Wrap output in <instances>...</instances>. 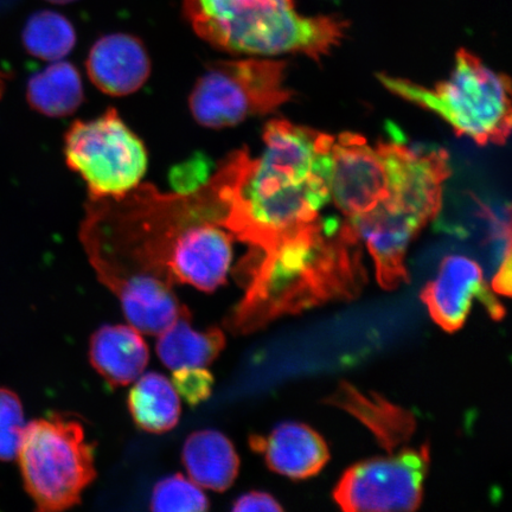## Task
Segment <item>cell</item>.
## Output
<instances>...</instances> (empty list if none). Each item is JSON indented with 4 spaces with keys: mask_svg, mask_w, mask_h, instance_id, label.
I'll list each match as a JSON object with an SVG mask.
<instances>
[{
    "mask_svg": "<svg viewBox=\"0 0 512 512\" xmlns=\"http://www.w3.org/2000/svg\"><path fill=\"white\" fill-rule=\"evenodd\" d=\"M3 89H4V82H3L2 75H0V95H2Z\"/></svg>",
    "mask_w": 512,
    "mask_h": 512,
    "instance_id": "30",
    "label": "cell"
},
{
    "mask_svg": "<svg viewBox=\"0 0 512 512\" xmlns=\"http://www.w3.org/2000/svg\"><path fill=\"white\" fill-rule=\"evenodd\" d=\"M249 445L262 454L273 472L291 479L318 475L329 462L330 452L322 435L298 422H285L266 435H253Z\"/></svg>",
    "mask_w": 512,
    "mask_h": 512,
    "instance_id": "15",
    "label": "cell"
},
{
    "mask_svg": "<svg viewBox=\"0 0 512 512\" xmlns=\"http://www.w3.org/2000/svg\"><path fill=\"white\" fill-rule=\"evenodd\" d=\"M191 316L181 317L159 335L157 355L165 367L204 368L210 366L226 348V336L216 326L207 330H195Z\"/></svg>",
    "mask_w": 512,
    "mask_h": 512,
    "instance_id": "19",
    "label": "cell"
},
{
    "mask_svg": "<svg viewBox=\"0 0 512 512\" xmlns=\"http://www.w3.org/2000/svg\"><path fill=\"white\" fill-rule=\"evenodd\" d=\"M478 298L492 319L501 320L505 309L485 283L484 273L475 260L463 255H450L441 261L437 278L420 293L435 323L447 332L463 328Z\"/></svg>",
    "mask_w": 512,
    "mask_h": 512,
    "instance_id": "11",
    "label": "cell"
},
{
    "mask_svg": "<svg viewBox=\"0 0 512 512\" xmlns=\"http://www.w3.org/2000/svg\"><path fill=\"white\" fill-rule=\"evenodd\" d=\"M47 2L57 4V5H66V4L76 2V0H47Z\"/></svg>",
    "mask_w": 512,
    "mask_h": 512,
    "instance_id": "29",
    "label": "cell"
},
{
    "mask_svg": "<svg viewBox=\"0 0 512 512\" xmlns=\"http://www.w3.org/2000/svg\"><path fill=\"white\" fill-rule=\"evenodd\" d=\"M24 430L21 400L12 390L0 388V460L10 462L17 457Z\"/></svg>",
    "mask_w": 512,
    "mask_h": 512,
    "instance_id": "24",
    "label": "cell"
},
{
    "mask_svg": "<svg viewBox=\"0 0 512 512\" xmlns=\"http://www.w3.org/2000/svg\"><path fill=\"white\" fill-rule=\"evenodd\" d=\"M183 16L197 36L229 54H303L319 61L341 44L349 23L300 15L294 0H184Z\"/></svg>",
    "mask_w": 512,
    "mask_h": 512,
    "instance_id": "4",
    "label": "cell"
},
{
    "mask_svg": "<svg viewBox=\"0 0 512 512\" xmlns=\"http://www.w3.org/2000/svg\"><path fill=\"white\" fill-rule=\"evenodd\" d=\"M31 108L50 118H64L79 110L85 92L79 70L67 61L51 62L32 75L27 87Z\"/></svg>",
    "mask_w": 512,
    "mask_h": 512,
    "instance_id": "20",
    "label": "cell"
},
{
    "mask_svg": "<svg viewBox=\"0 0 512 512\" xmlns=\"http://www.w3.org/2000/svg\"><path fill=\"white\" fill-rule=\"evenodd\" d=\"M430 463L428 444L364 460L343 473L335 502L348 512L414 511L422 503Z\"/></svg>",
    "mask_w": 512,
    "mask_h": 512,
    "instance_id": "9",
    "label": "cell"
},
{
    "mask_svg": "<svg viewBox=\"0 0 512 512\" xmlns=\"http://www.w3.org/2000/svg\"><path fill=\"white\" fill-rule=\"evenodd\" d=\"M492 290L502 296L510 297L511 294V241L510 238L507 242V248L503 256L501 266L492 280Z\"/></svg>",
    "mask_w": 512,
    "mask_h": 512,
    "instance_id": "28",
    "label": "cell"
},
{
    "mask_svg": "<svg viewBox=\"0 0 512 512\" xmlns=\"http://www.w3.org/2000/svg\"><path fill=\"white\" fill-rule=\"evenodd\" d=\"M214 383L213 374L204 368H181L174 370L172 375V384L176 392L192 407L210 398Z\"/></svg>",
    "mask_w": 512,
    "mask_h": 512,
    "instance_id": "25",
    "label": "cell"
},
{
    "mask_svg": "<svg viewBox=\"0 0 512 512\" xmlns=\"http://www.w3.org/2000/svg\"><path fill=\"white\" fill-rule=\"evenodd\" d=\"M382 85L395 95L443 118L459 137L478 145H503L511 132V81L486 67L477 56L460 49L450 79L434 87L380 74Z\"/></svg>",
    "mask_w": 512,
    "mask_h": 512,
    "instance_id": "5",
    "label": "cell"
},
{
    "mask_svg": "<svg viewBox=\"0 0 512 512\" xmlns=\"http://www.w3.org/2000/svg\"><path fill=\"white\" fill-rule=\"evenodd\" d=\"M17 456L25 489L40 511L75 507L96 478L95 446L85 427L60 414L30 422Z\"/></svg>",
    "mask_w": 512,
    "mask_h": 512,
    "instance_id": "6",
    "label": "cell"
},
{
    "mask_svg": "<svg viewBox=\"0 0 512 512\" xmlns=\"http://www.w3.org/2000/svg\"><path fill=\"white\" fill-rule=\"evenodd\" d=\"M283 507L279 504L277 499L264 491H251L246 492L245 495L240 496L233 505L235 512H249V511H283Z\"/></svg>",
    "mask_w": 512,
    "mask_h": 512,
    "instance_id": "27",
    "label": "cell"
},
{
    "mask_svg": "<svg viewBox=\"0 0 512 512\" xmlns=\"http://www.w3.org/2000/svg\"><path fill=\"white\" fill-rule=\"evenodd\" d=\"M234 236L219 219L191 224L179 235L169 256L172 284H187L211 293L226 284L233 260Z\"/></svg>",
    "mask_w": 512,
    "mask_h": 512,
    "instance_id": "12",
    "label": "cell"
},
{
    "mask_svg": "<svg viewBox=\"0 0 512 512\" xmlns=\"http://www.w3.org/2000/svg\"><path fill=\"white\" fill-rule=\"evenodd\" d=\"M209 164L202 156L178 165L171 174L172 185L177 192L189 194L203 187L209 181Z\"/></svg>",
    "mask_w": 512,
    "mask_h": 512,
    "instance_id": "26",
    "label": "cell"
},
{
    "mask_svg": "<svg viewBox=\"0 0 512 512\" xmlns=\"http://www.w3.org/2000/svg\"><path fill=\"white\" fill-rule=\"evenodd\" d=\"M22 41L31 56L57 62L72 53L78 38L67 17L59 12L43 10L35 12L25 23Z\"/></svg>",
    "mask_w": 512,
    "mask_h": 512,
    "instance_id": "22",
    "label": "cell"
},
{
    "mask_svg": "<svg viewBox=\"0 0 512 512\" xmlns=\"http://www.w3.org/2000/svg\"><path fill=\"white\" fill-rule=\"evenodd\" d=\"M128 409L140 430L155 434L175 428L182 412L174 384L158 373H147L134 384Z\"/></svg>",
    "mask_w": 512,
    "mask_h": 512,
    "instance_id": "21",
    "label": "cell"
},
{
    "mask_svg": "<svg viewBox=\"0 0 512 512\" xmlns=\"http://www.w3.org/2000/svg\"><path fill=\"white\" fill-rule=\"evenodd\" d=\"M334 136L284 119L265 127V149L253 158L233 152L216 172L227 204L223 228L249 247L247 258L272 251L281 242L315 227L331 200V146Z\"/></svg>",
    "mask_w": 512,
    "mask_h": 512,
    "instance_id": "1",
    "label": "cell"
},
{
    "mask_svg": "<svg viewBox=\"0 0 512 512\" xmlns=\"http://www.w3.org/2000/svg\"><path fill=\"white\" fill-rule=\"evenodd\" d=\"M68 168L87 184L91 200L120 198L136 189L146 174L147 151L115 108L101 117L78 120L64 137Z\"/></svg>",
    "mask_w": 512,
    "mask_h": 512,
    "instance_id": "8",
    "label": "cell"
},
{
    "mask_svg": "<svg viewBox=\"0 0 512 512\" xmlns=\"http://www.w3.org/2000/svg\"><path fill=\"white\" fill-rule=\"evenodd\" d=\"M182 462L192 482L204 489L226 491L239 476L238 452L226 435L215 430L190 434L183 446Z\"/></svg>",
    "mask_w": 512,
    "mask_h": 512,
    "instance_id": "18",
    "label": "cell"
},
{
    "mask_svg": "<svg viewBox=\"0 0 512 512\" xmlns=\"http://www.w3.org/2000/svg\"><path fill=\"white\" fill-rule=\"evenodd\" d=\"M89 80L102 93L127 96L139 91L151 75V60L138 37L117 32L99 38L86 62Z\"/></svg>",
    "mask_w": 512,
    "mask_h": 512,
    "instance_id": "13",
    "label": "cell"
},
{
    "mask_svg": "<svg viewBox=\"0 0 512 512\" xmlns=\"http://www.w3.org/2000/svg\"><path fill=\"white\" fill-rule=\"evenodd\" d=\"M172 284L153 275H137L110 288L117 294L128 323L140 334L159 336L181 317L191 316Z\"/></svg>",
    "mask_w": 512,
    "mask_h": 512,
    "instance_id": "16",
    "label": "cell"
},
{
    "mask_svg": "<svg viewBox=\"0 0 512 512\" xmlns=\"http://www.w3.org/2000/svg\"><path fill=\"white\" fill-rule=\"evenodd\" d=\"M363 243L348 220H322L255 259H243L246 294L227 319L247 335L284 316L331 302H348L367 285Z\"/></svg>",
    "mask_w": 512,
    "mask_h": 512,
    "instance_id": "2",
    "label": "cell"
},
{
    "mask_svg": "<svg viewBox=\"0 0 512 512\" xmlns=\"http://www.w3.org/2000/svg\"><path fill=\"white\" fill-rule=\"evenodd\" d=\"M150 503L152 511H207L210 507L200 486L181 473L159 480Z\"/></svg>",
    "mask_w": 512,
    "mask_h": 512,
    "instance_id": "23",
    "label": "cell"
},
{
    "mask_svg": "<svg viewBox=\"0 0 512 512\" xmlns=\"http://www.w3.org/2000/svg\"><path fill=\"white\" fill-rule=\"evenodd\" d=\"M330 157V196L345 219L369 213L388 195L381 143L371 146L360 134L344 132L334 136Z\"/></svg>",
    "mask_w": 512,
    "mask_h": 512,
    "instance_id": "10",
    "label": "cell"
},
{
    "mask_svg": "<svg viewBox=\"0 0 512 512\" xmlns=\"http://www.w3.org/2000/svg\"><path fill=\"white\" fill-rule=\"evenodd\" d=\"M381 145L388 166V195L369 213L348 221L374 260L380 286L393 291L409 283L408 247L437 219L452 169L447 151L439 147H412L399 140Z\"/></svg>",
    "mask_w": 512,
    "mask_h": 512,
    "instance_id": "3",
    "label": "cell"
},
{
    "mask_svg": "<svg viewBox=\"0 0 512 512\" xmlns=\"http://www.w3.org/2000/svg\"><path fill=\"white\" fill-rule=\"evenodd\" d=\"M286 63L243 59L210 63L189 96L192 117L198 124L221 130L277 111L290 101Z\"/></svg>",
    "mask_w": 512,
    "mask_h": 512,
    "instance_id": "7",
    "label": "cell"
},
{
    "mask_svg": "<svg viewBox=\"0 0 512 512\" xmlns=\"http://www.w3.org/2000/svg\"><path fill=\"white\" fill-rule=\"evenodd\" d=\"M324 403L354 416L374 434L377 443L388 453L408 447L418 427L415 416L408 409L377 393L362 392L347 381L339 382Z\"/></svg>",
    "mask_w": 512,
    "mask_h": 512,
    "instance_id": "14",
    "label": "cell"
},
{
    "mask_svg": "<svg viewBox=\"0 0 512 512\" xmlns=\"http://www.w3.org/2000/svg\"><path fill=\"white\" fill-rule=\"evenodd\" d=\"M89 360L111 386L123 387L144 373L150 351L133 326L102 325L91 337Z\"/></svg>",
    "mask_w": 512,
    "mask_h": 512,
    "instance_id": "17",
    "label": "cell"
}]
</instances>
